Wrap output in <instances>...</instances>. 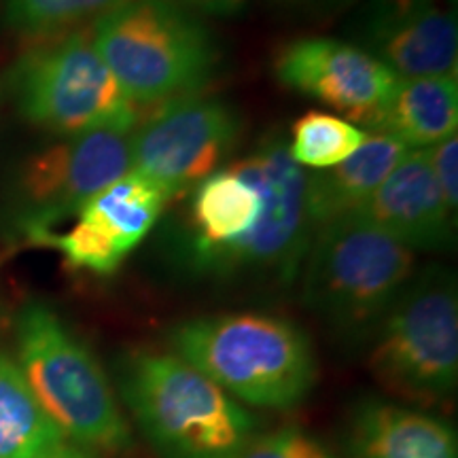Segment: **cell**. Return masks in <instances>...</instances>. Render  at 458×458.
Returning <instances> with one entry per match:
<instances>
[{"label":"cell","instance_id":"cell-18","mask_svg":"<svg viewBox=\"0 0 458 458\" xmlns=\"http://www.w3.org/2000/svg\"><path fill=\"white\" fill-rule=\"evenodd\" d=\"M64 442L15 359L0 351V458H41Z\"/></svg>","mask_w":458,"mask_h":458},{"label":"cell","instance_id":"cell-1","mask_svg":"<svg viewBox=\"0 0 458 458\" xmlns=\"http://www.w3.org/2000/svg\"><path fill=\"white\" fill-rule=\"evenodd\" d=\"M117 397L159 458H238L257 433L242 403L174 352H125Z\"/></svg>","mask_w":458,"mask_h":458},{"label":"cell","instance_id":"cell-8","mask_svg":"<svg viewBox=\"0 0 458 458\" xmlns=\"http://www.w3.org/2000/svg\"><path fill=\"white\" fill-rule=\"evenodd\" d=\"M131 131L55 136L17 165L4 193L9 233L37 244L131 170Z\"/></svg>","mask_w":458,"mask_h":458},{"label":"cell","instance_id":"cell-4","mask_svg":"<svg viewBox=\"0 0 458 458\" xmlns=\"http://www.w3.org/2000/svg\"><path fill=\"white\" fill-rule=\"evenodd\" d=\"M15 363L57 431L79 448L122 452L131 431L98 359L54 308L28 301L15 317Z\"/></svg>","mask_w":458,"mask_h":458},{"label":"cell","instance_id":"cell-14","mask_svg":"<svg viewBox=\"0 0 458 458\" xmlns=\"http://www.w3.org/2000/svg\"><path fill=\"white\" fill-rule=\"evenodd\" d=\"M348 216L368 223L414 253L454 246L456 213L428 168L425 148L405 151L368 202Z\"/></svg>","mask_w":458,"mask_h":458},{"label":"cell","instance_id":"cell-21","mask_svg":"<svg viewBox=\"0 0 458 458\" xmlns=\"http://www.w3.org/2000/svg\"><path fill=\"white\" fill-rule=\"evenodd\" d=\"M238 458H335L327 445L300 427L255 435Z\"/></svg>","mask_w":458,"mask_h":458},{"label":"cell","instance_id":"cell-13","mask_svg":"<svg viewBox=\"0 0 458 458\" xmlns=\"http://www.w3.org/2000/svg\"><path fill=\"white\" fill-rule=\"evenodd\" d=\"M357 32L399 79L456 77V13L439 0H368Z\"/></svg>","mask_w":458,"mask_h":458},{"label":"cell","instance_id":"cell-3","mask_svg":"<svg viewBox=\"0 0 458 458\" xmlns=\"http://www.w3.org/2000/svg\"><path fill=\"white\" fill-rule=\"evenodd\" d=\"M91 38L136 106L199 96L221 66L213 32L179 0H125L96 21Z\"/></svg>","mask_w":458,"mask_h":458},{"label":"cell","instance_id":"cell-20","mask_svg":"<svg viewBox=\"0 0 458 458\" xmlns=\"http://www.w3.org/2000/svg\"><path fill=\"white\" fill-rule=\"evenodd\" d=\"M125 0H7L4 21L28 38L60 37L83 24H96Z\"/></svg>","mask_w":458,"mask_h":458},{"label":"cell","instance_id":"cell-2","mask_svg":"<svg viewBox=\"0 0 458 458\" xmlns=\"http://www.w3.org/2000/svg\"><path fill=\"white\" fill-rule=\"evenodd\" d=\"M172 352L249 408L293 410L317 385L312 342L293 320L229 312L185 320L170 331Z\"/></svg>","mask_w":458,"mask_h":458},{"label":"cell","instance_id":"cell-19","mask_svg":"<svg viewBox=\"0 0 458 458\" xmlns=\"http://www.w3.org/2000/svg\"><path fill=\"white\" fill-rule=\"evenodd\" d=\"M368 136V130L334 113L308 111L293 123L286 147L300 168L320 172L351 157Z\"/></svg>","mask_w":458,"mask_h":458},{"label":"cell","instance_id":"cell-23","mask_svg":"<svg viewBox=\"0 0 458 458\" xmlns=\"http://www.w3.org/2000/svg\"><path fill=\"white\" fill-rule=\"evenodd\" d=\"M189 9H198L202 13L229 17L238 15L244 9L246 0H181Z\"/></svg>","mask_w":458,"mask_h":458},{"label":"cell","instance_id":"cell-6","mask_svg":"<svg viewBox=\"0 0 458 458\" xmlns=\"http://www.w3.org/2000/svg\"><path fill=\"white\" fill-rule=\"evenodd\" d=\"M368 368L393 397L433 408L458 386V291L445 267L416 272L368 342Z\"/></svg>","mask_w":458,"mask_h":458},{"label":"cell","instance_id":"cell-15","mask_svg":"<svg viewBox=\"0 0 458 458\" xmlns=\"http://www.w3.org/2000/svg\"><path fill=\"white\" fill-rule=\"evenodd\" d=\"M346 458H458V442L454 428L427 410L368 397L348 422Z\"/></svg>","mask_w":458,"mask_h":458},{"label":"cell","instance_id":"cell-24","mask_svg":"<svg viewBox=\"0 0 458 458\" xmlns=\"http://www.w3.org/2000/svg\"><path fill=\"white\" fill-rule=\"evenodd\" d=\"M41 458H89V456L85 454L83 450L74 448V445H68V444L64 442L62 445H57V448L47 452V454L41 456Z\"/></svg>","mask_w":458,"mask_h":458},{"label":"cell","instance_id":"cell-16","mask_svg":"<svg viewBox=\"0 0 458 458\" xmlns=\"http://www.w3.org/2000/svg\"><path fill=\"white\" fill-rule=\"evenodd\" d=\"M405 151L410 148L391 136L369 131L368 140L342 164L320 172H308L306 206L314 233L329 223L352 215L368 202Z\"/></svg>","mask_w":458,"mask_h":458},{"label":"cell","instance_id":"cell-7","mask_svg":"<svg viewBox=\"0 0 458 458\" xmlns=\"http://www.w3.org/2000/svg\"><path fill=\"white\" fill-rule=\"evenodd\" d=\"M7 85L17 113L54 136L131 131L139 123V106L114 81L91 30L43 38L17 57Z\"/></svg>","mask_w":458,"mask_h":458},{"label":"cell","instance_id":"cell-17","mask_svg":"<svg viewBox=\"0 0 458 458\" xmlns=\"http://www.w3.org/2000/svg\"><path fill=\"white\" fill-rule=\"evenodd\" d=\"M368 128L408 148H428L456 136L458 79H399Z\"/></svg>","mask_w":458,"mask_h":458},{"label":"cell","instance_id":"cell-9","mask_svg":"<svg viewBox=\"0 0 458 458\" xmlns=\"http://www.w3.org/2000/svg\"><path fill=\"white\" fill-rule=\"evenodd\" d=\"M240 136L242 117L227 102L202 94L168 102L131 130V170L176 199L221 170Z\"/></svg>","mask_w":458,"mask_h":458},{"label":"cell","instance_id":"cell-10","mask_svg":"<svg viewBox=\"0 0 458 458\" xmlns=\"http://www.w3.org/2000/svg\"><path fill=\"white\" fill-rule=\"evenodd\" d=\"M259 189L261 221L240 257L236 278L291 286L314 238L306 206V174L291 157L286 139L270 131L249 156L233 162ZM233 278V280H236Z\"/></svg>","mask_w":458,"mask_h":458},{"label":"cell","instance_id":"cell-12","mask_svg":"<svg viewBox=\"0 0 458 458\" xmlns=\"http://www.w3.org/2000/svg\"><path fill=\"white\" fill-rule=\"evenodd\" d=\"M284 88L368 125L388 100L399 77L357 43L306 37L286 43L274 57Z\"/></svg>","mask_w":458,"mask_h":458},{"label":"cell","instance_id":"cell-5","mask_svg":"<svg viewBox=\"0 0 458 458\" xmlns=\"http://www.w3.org/2000/svg\"><path fill=\"white\" fill-rule=\"evenodd\" d=\"M416 255L368 223L344 216L314 233L300 274L303 303L344 342H369L416 276Z\"/></svg>","mask_w":458,"mask_h":458},{"label":"cell","instance_id":"cell-11","mask_svg":"<svg viewBox=\"0 0 458 458\" xmlns=\"http://www.w3.org/2000/svg\"><path fill=\"white\" fill-rule=\"evenodd\" d=\"M172 199L140 172L130 170L96 193L64 232H51L38 246L64 257L72 270L111 276L162 219Z\"/></svg>","mask_w":458,"mask_h":458},{"label":"cell","instance_id":"cell-22","mask_svg":"<svg viewBox=\"0 0 458 458\" xmlns=\"http://www.w3.org/2000/svg\"><path fill=\"white\" fill-rule=\"evenodd\" d=\"M425 156L435 181L442 189L445 202L456 213L458 206V139L450 136L437 145L425 148Z\"/></svg>","mask_w":458,"mask_h":458}]
</instances>
